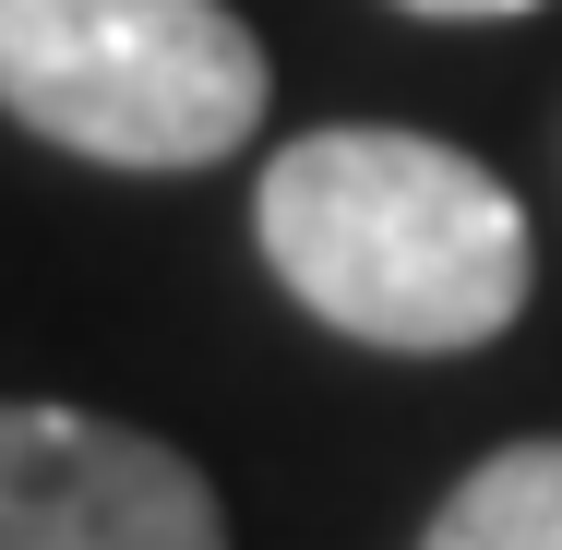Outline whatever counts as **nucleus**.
<instances>
[{
  "label": "nucleus",
  "mask_w": 562,
  "mask_h": 550,
  "mask_svg": "<svg viewBox=\"0 0 562 550\" xmlns=\"http://www.w3.org/2000/svg\"><path fill=\"white\" fill-rule=\"evenodd\" d=\"M263 263L300 312L359 347H491L527 312V216L515 192L431 132H300L263 168Z\"/></svg>",
  "instance_id": "obj_1"
},
{
  "label": "nucleus",
  "mask_w": 562,
  "mask_h": 550,
  "mask_svg": "<svg viewBox=\"0 0 562 550\" xmlns=\"http://www.w3.org/2000/svg\"><path fill=\"white\" fill-rule=\"evenodd\" d=\"M419 550H562V442H515V454H491L443 515H431V539H419Z\"/></svg>",
  "instance_id": "obj_4"
},
{
  "label": "nucleus",
  "mask_w": 562,
  "mask_h": 550,
  "mask_svg": "<svg viewBox=\"0 0 562 550\" xmlns=\"http://www.w3.org/2000/svg\"><path fill=\"white\" fill-rule=\"evenodd\" d=\"M0 550H227V527L168 442L0 395Z\"/></svg>",
  "instance_id": "obj_3"
},
{
  "label": "nucleus",
  "mask_w": 562,
  "mask_h": 550,
  "mask_svg": "<svg viewBox=\"0 0 562 550\" xmlns=\"http://www.w3.org/2000/svg\"><path fill=\"white\" fill-rule=\"evenodd\" d=\"M395 12H419V24H503V12H539V0H395Z\"/></svg>",
  "instance_id": "obj_5"
},
{
  "label": "nucleus",
  "mask_w": 562,
  "mask_h": 550,
  "mask_svg": "<svg viewBox=\"0 0 562 550\" xmlns=\"http://www.w3.org/2000/svg\"><path fill=\"white\" fill-rule=\"evenodd\" d=\"M0 109L97 168H216L263 120L227 0H0Z\"/></svg>",
  "instance_id": "obj_2"
}]
</instances>
